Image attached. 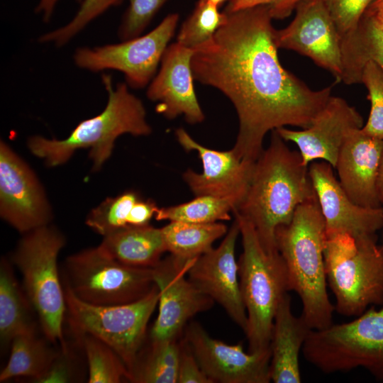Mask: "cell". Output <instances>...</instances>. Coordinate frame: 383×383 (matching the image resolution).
Instances as JSON below:
<instances>
[{
  "label": "cell",
  "mask_w": 383,
  "mask_h": 383,
  "mask_svg": "<svg viewBox=\"0 0 383 383\" xmlns=\"http://www.w3.org/2000/svg\"><path fill=\"white\" fill-rule=\"evenodd\" d=\"M224 11L226 19L213 37L194 48L192 70L194 79L232 102L239 121L232 150L240 160L255 162L269 131L309 127L332 86L313 90L283 67L268 5Z\"/></svg>",
  "instance_id": "1"
},
{
  "label": "cell",
  "mask_w": 383,
  "mask_h": 383,
  "mask_svg": "<svg viewBox=\"0 0 383 383\" xmlns=\"http://www.w3.org/2000/svg\"><path fill=\"white\" fill-rule=\"evenodd\" d=\"M315 197L309 166L273 130L268 147L255 161L245 195L233 213L252 225L265 249L276 250L277 228L288 224L298 206Z\"/></svg>",
  "instance_id": "2"
},
{
  "label": "cell",
  "mask_w": 383,
  "mask_h": 383,
  "mask_svg": "<svg viewBox=\"0 0 383 383\" xmlns=\"http://www.w3.org/2000/svg\"><path fill=\"white\" fill-rule=\"evenodd\" d=\"M275 240L289 291L301 299V316L313 330L330 326L335 306L327 292L326 227L316 197L299 205L292 221L277 228Z\"/></svg>",
  "instance_id": "3"
},
{
  "label": "cell",
  "mask_w": 383,
  "mask_h": 383,
  "mask_svg": "<svg viewBox=\"0 0 383 383\" xmlns=\"http://www.w3.org/2000/svg\"><path fill=\"white\" fill-rule=\"evenodd\" d=\"M102 82L108 93V101L99 114L79 123L63 140L40 135L28 139L30 152L44 160L47 166L61 165L77 150L89 148L93 169L97 170L111 157L118 136L126 133L135 136L151 133L143 104L129 91L127 84L119 83L114 88L109 74H103Z\"/></svg>",
  "instance_id": "4"
},
{
  "label": "cell",
  "mask_w": 383,
  "mask_h": 383,
  "mask_svg": "<svg viewBox=\"0 0 383 383\" xmlns=\"http://www.w3.org/2000/svg\"><path fill=\"white\" fill-rule=\"evenodd\" d=\"M242 238L238 261L240 289L247 313L245 333L248 352L270 347L273 321L283 296L289 292L287 272L278 250H267L252 225L233 213Z\"/></svg>",
  "instance_id": "5"
},
{
  "label": "cell",
  "mask_w": 383,
  "mask_h": 383,
  "mask_svg": "<svg viewBox=\"0 0 383 383\" xmlns=\"http://www.w3.org/2000/svg\"><path fill=\"white\" fill-rule=\"evenodd\" d=\"M377 240L326 234L327 283L338 313L357 316L368 306L383 305V245H378Z\"/></svg>",
  "instance_id": "6"
},
{
  "label": "cell",
  "mask_w": 383,
  "mask_h": 383,
  "mask_svg": "<svg viewBox=\"0 0 383 383\" xmlns=\"http://www.w3.org/2000/svg\"><path fill=\"white\" fill-rule=\"evenodd\" d=\"M65 245L64 235L45 225L24 233L12 256L44 335L60 348L67 345L63 333L67 309L57 256Z\"/></svg>",
  "instance_id": "7"
},
{
  "label": "cell",
  "mask_w": 383,
  "mask_h": 383,
  "mask_svg": "<svg viewBox=\"0 0 383 383\" xmlns=\"http://www.w3.org/2000/svg\"><path fill=\"white\" fill-rule=\"evenodd\" d=\"M302 354L322 372L362 367L383 382V305L372 306L350 322L312 329Z\"/></svg>",
  "instance_id": "8"
},
{
  "label": "cell",
  "mask_w": 383,
  "mask_h": 383,
  "mask_svg": "<svg viewBox=\"0 0 383 383\" xmlns=\"http://www.w3.org/2000/svg\"><path fill=\"white\" fill-rule=\"evenodd\" d=\"M66 313L76 335H92L111 347L130 375L144 344L148 321L159 301L157 286L142 299L126 304L97 306L77 298L64 285Z\"/></svg>",
  "instance_id": "9"
},
{
  "label": "cell",
  "mask_w": 383,
  "mask_h": 383,
  "mask_svg": "<svg viewBox=\"0 0 383 383\" xmlns=\"http://www.w3.org/2000/svg\"><path fill=\"white\" fill-rule=\"evenodd\" d=\"M65 286L81 301L97 306L133 303L156 287L153 268L122 264L99 247L69 256L65 265Z\"/></svg>",
  "instance_id": "10"
},
{
  "label": "cell",
  "mask_w": 383,
  "mask_h": 383,
  "mask_svg": "<svg viewBox=\"0 0 383 383\" xmlns=\"http://www.w3.org/2000/svg\"><path fill=\"white\" fill-rule=\"evenodd\" d=\"M178 20L177 13H170L145 35L117 44L77 48L74 61L79 67L91 72H121L131 87L143 88L155 74Z\"/></svg>",
  "instance_id": "11"
},
{
  "label": "cell",
  "mask_w": 383,
  "mask_h": 383,
  "mask_svg": "<svg viewBox=\"0 0 383 383\" xmlns=\"http://www.w3.org/2000/svg\"><path fill=\"white\" fill-rule=\"evenodd\" d=\"M195 260H183L170 255L152 267L159 301L150 340L179 339L191 318L214 304L187 278V271Z\"/></svg>",
  "instance_id": "12"
},
{
  "label": "cell",
  "mask_w": 383,
  "mask_h": 383,
  "mask_svg": "<svg viewBox=\"0 0 383 383\" xmlns=\"http://www.w3.org/2000/svg\"><path fill=\"white\" fill-rule=\"evenodd\" d=\"M293 21L275 30L277 48L294 50L311 59L341 82V38L322 0H303L295 9Z\"/></svg>",
  "instance_id": "13"
},
{
  "label": "cell",
  "mask_w": 383,
  "mask_h": 383,
  "mask_svg": "<svg viewBox=\"0 0 383 383\" xmlns=\"http://www.w3.org/2000/svg\"><path fill=\"white\" fill-rule=\"evenodd\" d=\"M184 338L212 382L268 383L271 350L246 353L241 343L229 345L213 338L199 323H188Z\"/></svg>",
  "instance_id": "14"
},
{
  "label": "cell",
  "mask_w": 383,
  "mask_h": 383,
  "mask_svg": "<svg viewBox=\"0 0 383 383\" xmlns=\"http://www.w3.org/2000/svg\"><path fill=\"white\" fill-rule=\"evenodd\" d=\"M0 214L22 233L48 225L52 218L50 204L37 177L3 141L0 143Z\"/></svg>",
  "instance_id": "15"
},
{
  "label": "cell",
  "mask_w": 383,
  "mask_h": 383,
  "mask_svg": "<svg viewBox=\"0 0 383 383\" xmlns=\"http://www.w3.org/2000/svg\"><path fill=\"white\" fill-rule=\"evenodd\" d=\"M240 234L235 218L231 228L216 248L197 257L187 271V278L203 293L219 304L229 317L245 332L247 313L242 299L238 264L235 249Z\"/></svg>",
  "instance_id": "16"
},
{
  "label": "cell",
  "mask_w": 383,
  "mask_h": 383,
  "mask_svg": "<svg viewBox=\"0 0 383 383\" xmlns=\"http://www.w3.org/2000/svg\"><path fill=\"white\" fill-rule=\"evenodd\" d=\"M333 169L325 161H313L309 166L326 234L345 233L357 240L377 237L376 233L383 227V207L367 208L353 201Z\"/></svg>",
  "instance_id": "17"
},
{
  "label": "cell",
  "mask_w": 383,
  "mask_h": 383,
  "mask_svg": "<svg viewBox=\"0 0 383 383\" xmlns=\"http://www.w3.org/2000/svg\"><path fill=\"white\" fill-rule=\"evenodd\" d=\"M175 134L184 150L197 152L202 163L201 173L189 169L183 174L184 180L195 196L228 198L238 206L248 190L255 162L240 160L232 149L220 151L206 148L182 128Z\"/></svg>",
  "instance_id": "18"
},
{
  "label": "cell",
  "mask_w": 383,
  "mask_h": 383,
  "mask_svg": "<svg viewBox=\"0 0 383 383\" xmlns=\"http://www.w3.org/2000/svg\"><path fill=\"white\" fill-rule=\"evenodd\" d=\"M364 126L359 112L345 99L331 96L311 125L300 131L275 129L283 140L296 144L304 165L322 160L335 169L339 152L349 133Z\"/></svg>",
  "instance_id": "19"
},
{
  "label": "cell",
  "mask_w": 383,
  "mask_h": 383,
  "mask_svg": "<svg viewBox=\"0 0 383 383\" xmlns=\"http://www.w3.org/2000/svg\"><path fill=\"white\" fill-rule=\"evenodd\" d=\"M193 54L192 48L177 42L171 44L147 91L149 99L158 102L157 112L167 118L183 115L191 124L201 123L205 118L194 89L191 66Z\"/></svg>",
  "instance_id": "20"
},
{
  "label": "cell",
  "mask_w": 383,
  "mask_h": 383,
  "mask_svg": "<svg viewBox=\"0 0 383 383\" xmlns=\"http://www.w3.org/2000/svg\"><path fill=\"white\" fill-rule=\"evenodd\" d=\"M383 152V140L352 130L338 154L335 169L339 182L355 204L367 208L382 206L378 179Z\"/></svg>",
  "instance_id": "21"
},
{
  "label": "cell",
  "mask_w": 383,
  "mask_h": 383,
  "mask_svg": "<svg viewBox=\"0 0 383 383\" xmlns=\"http://www.w3.org/2000/svg\"><path fill=\"white\" fill-rule=\"evenodd\" d=\"M312 329L303 318L292 311L287 293L276 311L272 331L270 378L274 383H299L301 376L299 355Z\"/></svg>",
  "instance_id": "22"
},
{
  "label": "cell",
  "mask_w": 383,
  "mask_h": 383,
  "mask_svg": "<svg viewBox=\"0 0 383 383\" xmlns=\"http://www.w3.org/2000/svg\"><path fill=\"white\" fill-rule=\"evenodd\" d=\"M113 260L133 267L152 268L167 252L161 228L128 226L104 236L98 246Z\"/></svg>",
  "instance_id": "23"
},
{
  "label": "cell",
  "mask_w": 383,
  "mask_h": 383,
  "mask_svg": "<svg viewBox=\"0 0 383 383\" xmlns=\"http://www.w3.org/2000/svg\"><path fill=\"white\" fill-rule=\"evenodd\" d=\"M341 82L345 84L361 83L362 71L368 61L383 70V26L368 9L357 29L341 40Z\"/></svg>",
  "instance_id": "24"
},
{
  "label": "cell",
  "mask_w": 383,
  "mask_h": 383,
  "mask_svg": "<svg viewBox=\"0 0 383 383\" xmlns=\"http://www.w3.org/2000/svg\"><path fill=\"white\" fill-rule=\"evenodd\" d=\"M34 309L18 284L9 262L0 265V338L2 345L11 344L19 335L35 332Z\"/></svg>",
  "instance_id": "25"
},
{
  "label": "cell",
  "mask_w": 383,
  "mask_h": 383,
  "mask_svg": "<svg viewBox=\"0 0 383 383\" xmlns=\"http://www.w3.org/2000/svg\"><path fill=\"white\" fill-rule=\"evenodd\" d=\"M57 353L39 338L36 331L16 336L11 343L9 360L0 373V382L19 377H28L37 382L47 372Z\"/></svg>",
  "instance_id": "26"
},
{
  "label": "cell",
  "mask_w": 383,
  "mask_h": 383,
  "mask_svg": "<svg viewBox=\"0 0 383 383\" xmlns=\"http://www.w3.org/2000/svg\"><path fill=\"white\" fill-rule=\"evenodd\" d=\"M166 250L183 260L196 259L212 248V244L228 232L223 223H193L170 221L161 228Z\"/></svg>",
  "instance_id": "27"
},
{
  "label": "cell",
  "mask_w": 383,
  "mask_h": 383,
  "mask_svg": "<svg viewBox=\"0 0 383 383\" xmlns=\"http://www.w3.org/2000/svg\"><path fill=\"white\" fill-rule=\"evenodd\" d=\"M180 339L150 340L145 352H140L131 372L136 383H177Z\"/></svg>",
  "instance_id": "28"
},
{
  "label": "cell",
  "mask_w": 383,
  "mask_h": 383,
  "mask_svg": "<svg viewBox=\"0 0 383 383\" xmlns=\"http://www.w3.org/2000/svg\"><path fill=\"white\" fill-rule=\"evenodd\" d=\"M238 206L235 201L228 198L204 195L174 206L158 208L155 218L157 221H182L193 223H209L229 221L230 213Z\"/></svg>",
  "instance_id": "29"
},
{
  "label": "cell",
  "mask_w": 383,
  "mask_h": 383,
  "mask_svg": "<svg viewBox=\"0 0 383 383\" xmlns=\"http://www.w3.org/2000/svg\"><path fill=\"white\" fill-rule=\"evenodd\" d=\"M76 337L87 360L89 383L131 382L128 368L111 347L90 335L82 334Z\"/></svg>",
  "instance_id": "30"
},
{
  "label": "cell",
  "mask_w": 383,
  "mask_h": 383,
  "mask_svg": "<svg viewBox=\"0 0 383 383\" xmlns=\"http://www.w3.org/2000/svg\"><path fill=\"white\" fill-rule=\"evenodd\" d=\"M140 198L133 191L109 197L87 215L86 224L103 237L128 227V218L134 204Z\"/></svg>",
  "instance_id": "31"
},
{
  "label": "cell",
  "mask_w": 383,
  "mask_h": 383,
  "mask_svg": "<svg viewBox=\"0 0 383 383\" xmlns=\"http://www.w3.org/2000/svg\"><path fill=\"white\" fill-rule=\"evenodd\" d=\"M226 13L208 0H199L192 14L182 23L177 42L194 49L210 40L225 22Z\"/></svg>",
  "instance_id": "32"
},
{
  "label": "cell",
  "mask_w": 383,
  "mask_h": 383,
  "mask_svg": "<svg viewBox=\"0 0 383 383\" xmlns=\"http://www.w3.org/2000/svg\"><path fill=\"white\" fill-rule=\"evenodd\" d=\"M361 83L367 90L371 104L368 119L362 130L383 140V70L375 62L368 61L362 71Z\"/></svg>",
  "instance_id": "33"
},
{
  "label": "cell",
  "mask_w": 383,
  "mask_h": 383,
  "mask_svg": "<svg viewBox=\"0 0 383 383\" xmlns=\"http://www.w3.org/2000/svg\"><path fill=\"white\" fill-rule=\"evenodd\" d=\"M122 0H83L74 17L65 26L40 37L41 43H54L61 46L70 41L92 20Z\"/></svg>",
  "instance_id": "34"
},
{
  "label": "cell",
  "mask_w": 383,
  "mask_h": 383,
  "mask_svg": "<svg viewBox=\"0 0 383 383\" xmlns=\"http://www.w3.org/2000/svg\"><path fill=\"white\" fill-rule=\"evenodd\" d=\"M341 40L355 31L374 0H322Z\"/></svg>",
  "instance_id": "35"
},
{
  "label": "cell",
  "mask_w": 383,
  "mask_h": 383,
  "mask_svg": "<svg viewBox=\"0 0 383 383\" xmlns=\"http://www.w3.org/2000/svg\"><path fill=\"white\" fill-rule=\"evenodd\" d=\"M127 9L118 30L121 40L139 36L167 0H128Z\"/></svg>",
  "instance_id": "36"
},
{
  "label": "cell",
  "mask_w": 383,
  "mask_h": 383,
  "mask_svg": "<svg viewBox=\"0 0 383 383\" xmlns=\"http://www.w3.org/2000/svg\"><path fill=\"white\" fill-rule=\"evenodd\" d=\"M74 357L67 345L60 348L50 367L37 383H67L76 379Z\"/></svg>",
  "instance_id": "37"
},
{
  "label": "cell",
  "mask_w": 383,
  "mask_h": 383,
  "mask_svg": "<svg viewBox=\"0 0 383 383\" xmlns=\"http://www.w3.org/2000/svg\"><path fill=\"white\" fill-rule=\"evenodd\" d=\"M179 343L180 353L177 383H213L201 368L184 338L180 339Z\"/></svg>",
  "instance_id": "38"
},
{
  "label": "cell",
  "mask_w": 383,
  "mask_h": 383,
  "mask_svg": "<svg viewBox=\"0 0 383 383\" xmlns=\"http://www.w3.org/2000/svg\"><path fill=\"white\" fill-rule=\"evenodd\" d=\"M302 1L303 0H235L228 4L226 10L236 11L260 5H268L272 18L283 19L289 16Z\"/></svg>",
  "instance_id": "39"
},
{
  "label": "cell",
  "mask_w": 383,
  "mask_h": 383,
  "mask_svg": "<svg viewBox=\"0 0 383 383\" xmlns=\"http://www.w3.org/2000/svg\"><path fill=\"white\" fill-rule=\"evenodd\" d=\"M158 207L152 200L139 199L133 206L128 218V226H143L149 225L151 218L155 216Z\"/></svg>",
  "instance_id": "40"
},
{
  "label": "cell",
  "mask_w": 383,
  "mask_h": 383,
  "mask_svg": "<svg viewBox=\"0 0 383 383\" xmlns=\"http://www.w3.org/2000/svg\"><path fill=\"white\" fill-rule=\"evenodd\" d=\"M59 0H39L35 7V12L43 15V20L48 21L51 18L55 6ZM81 4L83 0H76Z\"/></svg>",
  "instance_id": "41"
},
{
  "label": "cell",
  "mask_w": 383,
  "mask_h": 383,
  "mask_svg": "<svg viewBox=\"0 0 383 383\" xmlns=\"http://www.w3.org/2000/svg\"><path fill=\"white\" fill-rule=\"evenodd\" d=\"M378 192L379 198L382 205L383 204V152L382 156L379 179H378Z\"/></svg>",
  "instance_id": "42"
},
{
  "label": "cell",
  "mask_w": 383,
  "mask_h": 383,
  "mask_svg": "<svg viewBox=\"0 0 383 383\" xmlns=\"http://www.w3.org/2000/svg\"><path fill=\"white\" fill-rule=\"evenodd\" d=\"M368 9L373 11H383V0H374Z\"/></svg>",
  "instance_id": "43"
},
{
  "label": "cell",
  "mask_w": 383,
  "mask_h": 383,
  "mask_svg": "<svg viewBox=\"0 0 383 383\" xmlns=\"http://www.w3.org/2000/svg\"><path fill=\"white\" fill-rule=\"evenodd\" d=\"M375 16L377 21L383 26V11H373L368 9Z\"/></svg>",
  "instance_id": "44"
},
{
  "label": "cell",
  "mask_w": 383,
  "mask_h": 383,
  "mask_svg": "<svg viewBox=\"0 0 383 383\" xmlns=\"http://www.w3.org/2000/svg\"><path fill=\"white\" fill-rule=\"evenodd\" d=\"M210 3H211L212 4L219 7L220 6H221L223 4H224L225 2H230L231 0H208Z\"/></svg>",
  "instance_id": "45"
},
{
  "label": "cell",
  "mask_w": 383,
  "mask_h": 383,
  "mask_svg": "<svg viewBox=\"0 0 383 383\" xmlns=\"http://www.w3.org/2000/svg\"><path fill=\"white\" fill-rule=\"evenodd\" d=\"M235 1V0H231L230 2H232V1Z\"/></svg>",
  "instance_id": "46"
}]
</instances>
